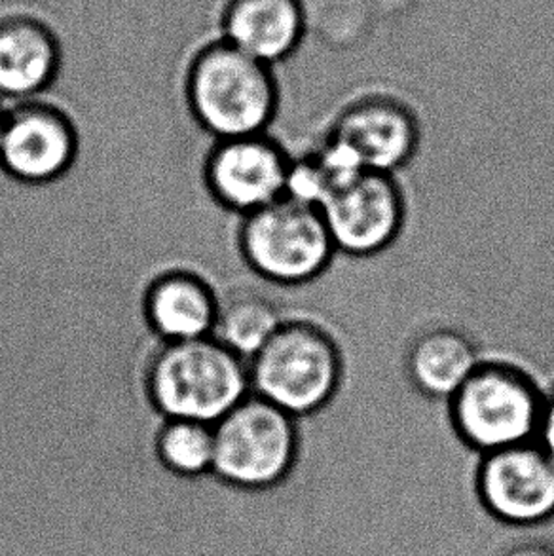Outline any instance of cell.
<instances>
[{
    "mask_svg": "<svg viewBox=\"0 0 554 556\" xmlns=\"http://www.w3.org/2000/svg\"><path fill=\"white\" fill-rule=\"evenodd\" d=\"M182 98L196 126L213 141L270 131L281 91L270 65L218 38L188 61Z\"/></svg>",
    "mask_w": 554,
    "mask_h": 556,
    "instance_id": "obj_1",
    "label": "cell"
},
{
    "mask_svg": "<svg viewBox=\"0 0 554 556\" xmlns=\"http://www.w3.org/2000/svg\"><path fill=\"white\" fill-rule=\"evenodd\" d=\"M141 386L162 420L211 426L251 393L248 362L213 337L158 342L142 367Z\"/></svg>",
    "mask_w": 554,
    "mask_h": 556,
    "instance_id": "obj_2",
    "label": "cell"
},
{
    "mask_svg": "<svg viewBox=\"0 0 554 556\" xmlns=\"http://www.w3.org/2000/svg\"><path fill=\"white\" fill-rule=\"evenodd\" d=\"M248 367L251 393L297 420L327 408L344 380V357L335 337L300 314H287Z\"/></svg>",
    "mask_w": 554,
    "mask_h": 556,
    "instance_id": "obj_3",
    "label": "cell"
},
{
    "mask_svg": "<svg viewBox=\"0 0 554 556\" xmlns=\"http://www.w3.org/2000/svg\"><path fill=\"white\" fill-rule=\"evenodd\" d=\"M236 249L256 278L284 289L312 286L337 258L322 210L289 195L238 218Z\"/></svg>",
    "mask_w": 554,
    "mask_h": 556,
    "instance_id": "obj_4",
    "label": "cell"
},
{
    "mask_svg": "<svg viewBox=\"0 0 554 556\" xmlns=\"http://www.w3.org/2000/svg\"><path fill=\"white\" fill-rule=\"evenodd\" d=\"M545 393L526 370L482 362L446 403L452 428L473 451H502L536 441Z\"/></svg>",
    "mask_w": 554,
    "mask_h": 556,
    "instance_id": "obj_5",
    "label": "cell"
},
{
    "mask_svg": "<svg viewBox=\"0 0 554 556\" xmlns=\"http://www.w3.org/2000/svg\"><path fill=\"white\" fill-rule=\"evenodd\" d=\"M213 428V477L228 489L263 492L291 473L300 448L299 420L291 414L249 393Z\"/></svg>",
    "mask_w": 554,
    "mask_h": 556,
    "instance_id": "obj_6",
    "label": "cell"
},
{
    "mask_svg": "<svg viewBox=\"0 0 554 556\" xmlns=\"http://www.w3.org/2000/svg\"><path fill=\"white\" fill-rule=\"evenodd\" d=\"M83 149L67 106L42 98L10 103L0 137V172L25 187H48L76 166Z\"/></svg>",
    "mask_w": 554,
    "mask_h": 556,
    "instance_id": "obj_7",
    "label": "cell"
},
{
    "mask_svg": "<svg viewBox=\"0 0 554 556\" xmlns=\"http://www.w3.org/2000/svg\"><path fill=\"white\" fill-rule=\"evenodd\" d=\"M291 159L270 131L213 139L203 154V188L221 210L240 218L284 198Z\"/></svg>",
    "mask_w": 554,
    "mask_h": 556,
    "instance_id": "obj_8",
    "label": "cell"
},
{
    "mask_svg": "<svg viewBox=\"0 0 554 556\" xmlns=\"http://www.w3.org/2000/svg\"><path fill=\"white\" fill-rule=\"evenodd\" d=\"M323 218L338 255L368 258L388 251L406 223V198L398 177L365 172L325 200Z\"/></svg>",
    "mask_w": 554,
    "mask_h": 556,
    "instance_id": "obj_9",
    "label": "cell"
},
{
    "mask_svg": "<svg viewBox=\"0 0 554 556\" xmlns=\"http://www.w3.org/2000/svg\"><path fill=\"white\" fill-rule=\"evenodd\" d=\"M323 134L350 144L365 169L378 174H401L413 164L421 143V124L413 106L383 93L353 99Z\"/></svg>",
    "mask_w": 554,
    "mask_h": 556,
    "instance_id": "obj_10",
    "label": "cell"
},
{
    "mask_svg": "<svg viewBox=\"0 0 554 556\" xmlns=\"http://www.w3.org/2000/svg\"><path fill=\"white\" fill-rule=\"evenodd\" d=\"M482 502L498 519L513 525H536L554 513V459L536 441L480 459Z\"/></svg>",
    "mask_w": 554,
    "mask_h": 556,
    "instance_id": "obj_11",
    "label": "cell"
},
{
    "mask_svg": "<svg viewBox=\"0 0 554 556\" xmlns=\"http://www.w3.org/2000/svg\"><path fill=\"white\" fill-rule=\"evenodd\" d=\"M218 289L210 276L187 264H172L150 276L142 287L141 314L158 342L213 337Z\"/></svg>",
    "mask_w": 554,
    "mask_h": 556,
    "instance_id": "obj_12",
    "label": "cell"
},
{
    "mask_svg": "<svg viewBox=\"0 0 554 556\" xmlns=\"http://www.w3.org/2000/svg\"><path fill=\"white\" fill-rule=\"evenodd\" d=\"M63 50L55 30L40 17H0V99L10 103L42 98L60 76Z\"/></svg>",
    "mask_w": 554,
    "mask_h": 556,
    "instance_id": "obj_13",
    "label": "cell"
},
{
    "mask_svg": "<svg viewBox=\"0 0 554 556\" xmlns=\"http://www.w3.org/2000/svg\"><path fill=\"white\" fill-rule=\"evenodd\" d=\"M406 382L433 403H449L482 359L467 332L450 325H429L408 342Z\"/></svg>",
    "mask_w": 554,
    "mask_h": 556,
    "instance_id": "obj_14",
    "label": "cell"
},
{
    "mask_svg": "<svg viewBox=\"0 0 554 556\" xmlns=\"http://www.w3.org/2000/svg\"><path fill=\"white\" fill-rule=\"evenodd\" d=\"M306 29L300 0H228L223 10V40L266 65L285 61Z\"/></svg>",
    "mask_w": 554,
    "mask_h": 556,
    "instance_id": "obj_15",
    "label": "cell"
},
{
    "mask_svg": "<svg viewBox=\"0 0 554 556\" xmlns=\"http://www.w3.org/2000/svg\"><path fill=\"white\" fill-rule=\"evenodd\" d=\"M287 317L270 294L255 287L221 291L213 339L249 362L272 339Z\"/></svg>",
    "mask_w": 554,
    "mask_h": 556,
    "instance_id": "obj_16",
    "label": "cell"
},
{
    "mask_svg": "<svg viewBox=\"0 0 554 556\" xmlns=\"http://www.w3.org/2000/svg\"><path fill=\"white\" fill-rule=\"evenodd\" d=\"M152 451L164 471L194 481L213 475L215 428L211 424L165 418L154 431Z\"/></svg>",
    "mask_w": 554,
    "mask_h": 556,
    "instance_id": "obj_17",
    "label": "cell"
},
{
    "mask_svg": "<svg viewBox=\"0 0 554 556\" xmlns=\"http://www.w3.org/2000/svg\"><path fill=\"white\" fill-rule=\"evenodd\" d=\"M536 443L554 459V386L545 393Z\"/></svg>",
    "mask_w": 554,
    "mask_h": 556,
    "instance_id": "obj_18",
    "label": "cell"
},
{
    "mask_svg": "<svg viewBox=\"0 0 554 556\" xmlns=\"http://www.w3.org/2000/svg\"><path fill=\"white\" fill-rule=\"evenodd\" d=\"M503 556H554V553L545 547H538V545H526V547L509 551Z\"/></svg>",
    "mask_w": 554,
    "mask_h": 556,
    "instance_id": "obj_19",
    "label": "cell"
},
{
    "mask_svg": "<svg viewBox=\"0 0 554 556\" xmlns=\"http://www.w3.org/2000/svg\"><path fill=\"white\" fill-rule=\"evenodd\" d=\"M8 103L0 99V137H2V129H4V121H7Z\"/></svg>",
    "mask_w": 554,
    "mask_h": 556,
    "instance_id": "obj_20",
    "label": "cell"
}]
</instances>
